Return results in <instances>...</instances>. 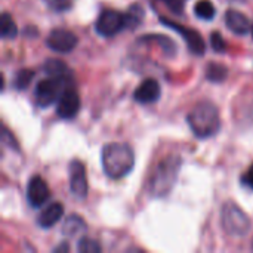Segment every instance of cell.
Masks as SVG:
<instances>
[{
    "mask_svg": "<svg viewBox=\"0 0 253 253\" xmlns=\"http://www.w3.org/2000/svg\"><path fill=\"white\" fill-rule=\"evenodd\" d=\"M101 163L110 179H122L132 172L135 166V153L127 144H107L101 153Z\"/></svg>",
    "mask_w": 253,
    "mask_h": 253,
    "instance_id": "6da1fadb",
    "label": "cell"
},
{
    "mask_svg": "<svg viewBox=\"0 0 253 253\" xmlns=\"http://www.w3.org/2000/svg\"><path fill=\"white\" fill-rule=\"evenodd\" d=\"M187 120H188V125H190L193 133L200 139H206V138L216 135L221 127L219 110L211 101L199 102L190 111Z\"/></svg>",
    "mask_w": 253,
    "mask_h": 253,
    "instance_id": "7a4b0ae2",
    "label": "cell"
},
{
    "mask_svg": "<svg viewBox=\"0 0 253 253\" xmlns=\"http://www.w3.org/2000/svg\"><path fill=\"white\" fill-rule=\"evenodd\" d=\"M179 165H181L179 157H168L154 168L148 184V190L151 196L163 197L170 193L179 173Z\"/></svg>",
    "mask_w": 253,
    "mask_h": 253,
    "instance_id": "3957f363",
    "label": "cell"
},
{
    "mask_svg": "<svg viewBox=\"0 0 253 253\" xmlns=\"http://www.w3.org/2000/svg\"><path fill=\"white\" fill-rule=\"evenodd\" d=\"M221 225L231 237H245L251 230V219L239 205L227 202L221 209Z\"/></svg>",
    "mask_w": 253,
    "mask_h": 253,
    "instance_id": "277c9868",
    "label": "cell"
},
{
    "mask_svg": "<svg viewBox=\"0 0 253 253\" xmlns=\"http://www.w3.org/2000/svg\"><path fill=\"white\" fill-rule=\"evenodd\" d=\"M70 83L71 82H68V80H61V79H53V77L39 80L36 84V90H34L36 104L40 108H46V107L52 105L53 102H56L59 99L64 89L67 86H71Z\"/></svg>",
    "mask_w": 253,
    "mask_h": 253,
    "instance_id": "5b68a950",
    "label": "cell"
},
{
    "mask_svg": "<svg viewBox=\"0 0 253 253\" xmlns=\"http://www.w3.org/2000/svg\"><path fill=\"white\" fill-rule=\"evenodd\" d=\"M123 28H126L125 13L114 9H105L101 12L95 22V31L102 37H113Z\"/></svg>",
    "mask_w": 253,
    "mask_h": 253,
    "instance_id": "8992f818",
    "label": "cell"
},
{
    "mask_svg": "<svg viewBox=\"0 0 253 253\" xmlns=\"http://www.w3.org/2000/svg\"><path fill=\"white\" fill-rule=\"evenodd\" d=\"M160 22H162L163 25H166V27L175 30L176 33H179V34L182 36V39L185 40L188 49H190L193 53H196V55H203V53H205L206 44H205V40H203V37H202V34H200L199 31H196V30H193V28H187V27H184V25H181V24H178V22H175V21L166 19V18H163V16L160 18Z\"/></svg>",
    "mask_w": 253,
    "mask_h": 253,
    "instance_id": "52a82bcc",
    "label": "cell"
},
{
    "mask_svg": "<svg viewBox=\"0 0 253 253\" xmlns=\"http://www.w3.org/2000/svg\"><path fill=\"white\" fill-rule=\"evenodd\" d=\"M77 43H79L77 36L73 31L64 30V28L52 30L46 39V46L50 50L58 52V53H68V52L74 50Z\"/></svg>",
    "mask_w": 253,
    "mask_h": 253,
    "instance_id": "ba28073f",
    "label": "cell"
},
{
    "mask_svg": "<svg viewBox=\"0 0 253 253\" xmlns=\"http://www.w3.org/2000/svg\"><path fill=\"white\" fill-rule=\"evenodd\" d=\"M68 176H70V191L77 199H84L87 196V176L86 169L82 162L73 160L68 168Z\"/></svg>",
    "mask_w": 253,
    "mask_h": 253,
    "instance_id": "9c48e42d",
    "label": "cell"
},
{
    "mask_svg": "<svg viewBox=\"0 0 253 253\" xmlns=\"http://www.w3.org/2000/svg\"><path fill=\"white\" fill-rule=\"evenodd\" d=\"M80 110V96L77 93V90L73 86H67L62 92V95L58 99V105H56V114L61 119H73L77 116Z\"/></svg>",
    "mask_w": 253,
    "mask_h": 253,
    "instance_id": "30bf717a",
    "label": "cell"
},
{
    "mask_svg": "<svg viewBox=\"0 0 253 253\" xmlns=\"http://www.w3.org/2000/svg\"><path fill=\"white\" fill-rule=\"evenodd\" d=\"M49 197H50V191L44 179L39 175L33 176L27 184V200L30 206L34 209L42 208L47 203Z\"/></svg>",
    "mask_w": 253,
    "mask_h": 253,
    "instance_id": "8fae6325",
    "label": "cell"
},
{
    "mask_svg": "<svg viewBox=\"0 0 253 253\" xmlns=\"http://www.w3.org/2000/svg\"><path fill=\"white\" fill-rule=\"evenodd\" d=\"M162 95L160 84L156 79H145L133 92V99L139 104L156 102Z\"/></svg>",
    "mask_w": 253,
    "mask_h": 253,
    "instance_id": "7c38bea8",
    "label": "cell"
},
{
    "mask_svg": "<svg viewBox=\"0 0 253 253\" xmlns=\"http://www.w3.org/2000/svg\"><path fill=\"white\" fill-rule=\"evenodd\" d=\"M225 24L234 34H239V36L248 34L249 30H252L249 18L243 12L236 10V9H228L225 12Z\"/></svg>",
    "mask_w": 253,
    "mask_h": 253,
    "instance_id": "4fadbf2b",
    "label": "cell"
},
{
    "mask_svg": "<svg viewBox=\"0 0 253 253\" xmlns=\"http://www.w3.org/2000/svg\"><path fill=\"white\" fill-rule=\"evenodd\" d=\"M62 216H64V206L61 203H50L40 212L37 218V224L42 228H50L55 224H58Z\"/></svg>",
    "mask_w": 253,
    "mask_h": 253,
    "instance_id": "5bb4252c",
    "label": "cell"
},
{
    "mask_svg": "<svg viewBox=\"0 0 253 253\" xmlns=\"http://www.w3.org/2000/svg\"><path fill=\"white\" fill-rule=\"evenodd\" d=\"M43 71L47 77L71 82V70L65 65V62L59 59H47L43 65Z\"/></svg>",
    "mask_w": 253,
    "mask_h": 253,
    "instance_id": "9a60e30c",
    "label": "cell"
},
{
    "mask_svg": "<svg viewBox=\"0 0 253 253\" xmlns=\"http://www.w3.org/2000/svg\"><path fill=\"white\" fill-rule=\"evenodd\" d=\"M87 225L83 221V218H80L79 215H71L64 221L62 225V234L68 239H74L80 234H83L86 231Z\"/></svg>",
    "mask_w": 253,
    "mask_h": 253,
    "instance_id": "2e32d148",
    "label": "cell"
},
{
    "mask_svg": "<svg viewBox=\"0 0 253 253\" xmlns=\"http://www.w3.org/2000/svg\"><path fill=\"white\" fill-rule=\"evenodd\" d=\"M0 36L3 40H13L18 36V27L7 12H3L0 16Z\"/></svg>",
    "mask_w": 253,
    "mask_h": 253,
    "instance_id": "e0dca14e",
    "label": "cell"
},
{
    "mask_svg": "<svg viewBox=\"0 0 253 253\" xmlns=\"http://www.w3.org/2000/svg\"><path fill=\"white\" fill-rule=\"evenodd\" d=\"M144 19V9L138 4L133 3L126 12H125V22H126V28L135 30Z\"/></svg>",
    "mask_w": 253,
    "mask_h": 253,
    "instance_id": "ac0fdd59",
    "label": "cell"
},
{
    "mask_svg": "<svg viewBox=\"0 0 253 253\" xmlns=\"http://www.w3.org/2000/svg\"><path fill=\"white\" fill-rule=\"evenodd\" d=\"M194 13H196V16H199L200 19L211 21V19L215 18L216 9H215V6L212 4L211 0H199V1L194 4Z\"/></svg>",
    "mask_w": 253,
    "mask_h": 253,
    "instance_id": "d6986e66",
    "label": "cell"
},
{
    "mask_svg": "<svg viewBox=\"0 0 253 253\" xmlns=\"http://www.w3.org/2000/svg\"><path fill=\"white\" fill-rule=\"evenodd\" d=\"M227 74H228V70L222 65V64H218V62H211L208 67H206V79L209 82H215V83H221L227 79Z\"/></svg>",
    "mask_w": 253,
    "mask_h": 253,
    "instance_id": "ffe728a7",
    "label": "cell"
},
{
    "mask_svg": "<svg viewBox=\"0 0 253 253\" xmlns=\"http://www.w3.org/2000/svg\"><path fill=\"white\" fill-rule=\"evenodd\" d=\"M33 77H34V71L28 70V68H22L19 71L15 73V77H13V87L16 90H24L30 86V83L33 82Z\"/></svg>",
    "mask_w": 253,
    "mask_h": 253,
    "instance_id": "44dd1931",
    "label": "cell"
},
{
    "mask_svg": "<svg viewBox=\"0 0 253 253\" xmlns=\"http://www.w3.org/2000/svg\"><path fill=\"white\" fill-rule=\"evenodd\" d=\"M147 39H151V40H156L162 47H163V52L168 55V56H172L173 52L176 50V44L166 36H162V34H148L145 36Z\"/></svg>",
    "mask_w": 253,
    "mask_h": 253,
    "instance_id": "7402d4cb",
    "label": "cell"
},
{
    "mask_svg": "<svg viewBox=\"0 0 253 253\" xmlns=\"http://www.w3.org/2000/svg\"><path fill=\"white\" fill-rule=\"evenodd\" d=\"M77 251L80 253H99L102 251V248L96 240L82 237L77 243Z\"/></svg>",
    "mask_w": 253,
    "mask_h": 253,
    "instance_id": "603a6c76",
    "label": "cell"
},
{
    "mask_svg": "<svg viewBox=\"0 0 253 253\" xmlns=\"http://www.w3.org/2000/svg\"><path fill=\"white\" fill-rule=\"evenodd\" d=\"M44 3L56 12H64L73 6L74 0H44Z\"/></svg>",
    "mask_w": 253,
    "mask_h": 253,
    "instance_id": "cb8c5ba5",
    "label": "cell"
},
{
    "mask_svg": "<svg viewBox=\"0 0 253 253\" xmlns=\"http://www.w3.org/2000/svg\"><path fill=\"white\" fill-rule=\"evenodd\" d=\"M211 44H212L213 50H216V52H224L225 47H227L224 37H222L221 33H218V31H213V33L211 34Z\"/></svg>",
    "mask_w": 253,
    "mask_h": 253,
    "instance_id": "d4e9b609",
    "label": "cell"
},
{
    "mask_svg": "<svg viewBox=\"0 0 253 253\" xmlns=\"http://www.w3.org/2000/svg\"><path fill=\"white\" fill-rule=\"evenodd\" d=\"M169 7L170 10H173L175 13H181L182 9H184V4H185V0H163Z\"/></svg>",
    "mask_w": 253,
    "mask_h": 253,
    "instance_id": "484cf974",
    "label": "cell"
},
{
    "mask_svg": "<svg viewBox=\"0 0 253 253\" xmlns=\"http://www.w3.org/2000/svg\"><path fill=\"white\" fill-rule=\"evenodd\" d=\"M242 182L253 190V165L248 169V172L242 176Z\"/></svg>",
    "mask_w": 253,
    "mask_h": 253,
    "instance_id": "4316f807",
    "label": "cell"
},
{
    "mask_svg": "<svg viewBox=\"0 0 253 253\" xmlns=\"http://www.w3.org/2000/svg\"><path fill=\"white\" fill-rule=\"evenodd\" d=\"M68 251H70L68 245H62V246H58L53 249V252H68Z\"/></svg>",
    "mask_w": 253,
    "mask_h": 253,
    "instance_id": "83f0119b",
    "label": "cell"
},
{
    "mask_svg": "<svg viewBox=\"0 0 253 253\" xmlns=\"http://www.w3.org/2000/svg\"><path fill=\"white\" fill-rule=\"evenodd\" d=\"M251 31H252V37H253V25H252V30H251Z\"/></svg>",
    "mask_w": 253,
    "mask_h": 253,
    "instance_id": "f1b7e54d",
    "label": "cell"
}]
</instances>
